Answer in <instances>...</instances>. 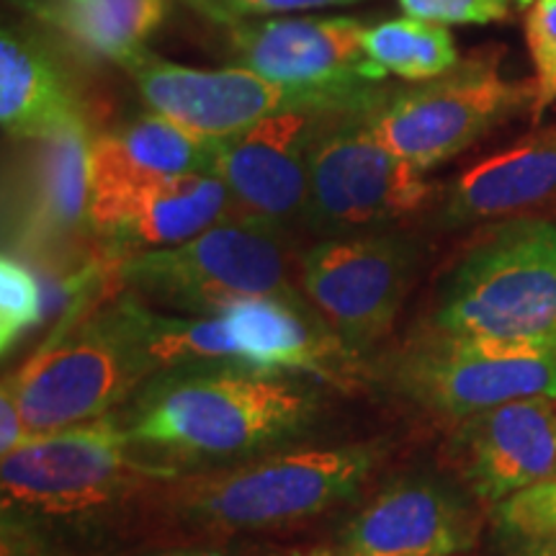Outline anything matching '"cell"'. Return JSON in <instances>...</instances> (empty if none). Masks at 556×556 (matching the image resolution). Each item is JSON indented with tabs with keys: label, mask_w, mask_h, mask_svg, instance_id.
<instances>
[{
	"label": "cell",
	"mask_w": 556,
	"mask_h": 556,
	"mask_svg": "<svg viewBox=\"0 0 556 556\" xmlns=\"http://www.w3.org/2000/svg\"><path fill=\"white\" fill-rule=\"evenodd\" d=\"M45 315V291L34 270L16 255L0 261V351L9 356Z\"/></svg>",
	"instance_id": "d4e9b609"
},
{
	"label": "cell",
	"mask_w": 556,
	"mask_h": 556,
	"mask_svg": "<svg viewBox=\"0 0 556 556\" xmlns=\"http://www.w3.org/2000/svg\"><path fill=\"white\" fill-rule=\"evenodd\" d=\"M315 394L245 364L160 371L116 417L144 456L232 462L281 446L315 420Z\"/></svg>",
	"instance_id": "6da1fadb"
},
{
	"label": "cell",
	"mask_w": 556,
	"mask_h": 556,
	"mask_svg": "<svg viewBox=\"0 0 556 556\" xmlns=\"http://www.w3.org/2000/svg\"><path fill=\"white\" fill-rule=\"evenodd\" d=\"M364 31L353 16L242 21L229 26V50L263 78L315 93L338 111H368L387 93L389 75L368 58Z\"/></svg>",
	"instance_id": "9c48e42d"
},
{
	"label": "cell",
	"mask_w": 556,
	"mask_h": 556,
	"mask_svg": "<svg viewBox=\"0 0 556 556\" xmlns=\"http://www.w3.org/2000/svg\"><path fill=\"white\" fill-rule=\"evenodd\" d=\"M379 462L374 443L302 448L184 484L176 510L208 531H270L328 513L353 495Z\"/></svg>",
	"instance_id": "277c9868"
},
{
	"label": "cell",
	"mask_w": 556,
	"mask_h": 556,
	"mask_svg": "<svg viewBox=\"0 0 556 556\" xmlns=\"http://www.w3.org/2000/svg\"><path fill=\"white\" fill-rule=\"evenodd\" d=\"M119 276L139 294L191 315H219L248 296L291 299L276 225L248 217L219 222L178 245L129 255L119 263Z\"/></svg>",
	"instance_id": "52a82bcc"
},
{
	"label": "cell",
	"mask_w": 556,
	"mask_h": 556,
	"mask_svg": "<svg viewBox=\"0 0 556 556\" xmlns=\"http://www.w3.org/2000/svg\"><path fill=\"white\" fill-rule=\"evenodd\" d=\"M364 45L368 58L387 75L409 83L438 78L462 62L448 26L413 16L387 18L366 26Z\"/></svg>",
	"instance_id": "cb8c5ba5"
},
{
	"label": "cell",
	"mask_w": 556,
	"mask_h": 556,
	"mask_svg": "<svg viewBox=\"0 0 556 556\" xmlns=\"http://www.w3.org/2000/svg\"><path fill=\"white\" fill-rule=\"evenodd\" d=\"M208 142L150 111L90 139V199L186 173H208Z\"/></svg>",
	"instance_id": "ffe728a7"
},
{
	"label": "cell",
	"mask_w": 556,
	"mask_h": 556,
	"mask_svg": "<svg viewBox=\"0 0 556 556\" xmlns=\"http://www.w3.org/2000/svg\"><path fill=\"white\" fill-rule=\"evenodd\" d=\"M554 477H556V471H554Z\"/></svg>",
	"instance_id": "836d02e7"
},
{
	"label": "cell",
	"mask_w": 556,
	"mask_h": 556,
	"mask_svg": "<svg viewBox=\"0 0 556 556\" xmlns=\"http://www.w3.org/2000/svg\"><path fill=\"white\" fill-rule=\"evenodd\" d=\"M533 101L536 83L507 80L497 52H477L438 78L387 88L366 122L384 148L428 173L533 109Z\"/></svg>",
	"instance_id": "8992f818"
},
{
	"label": "cell",
	"mask_w": 556,
	"mask_h": 556,
	"mask_svg": "<svg viewBox=\"0 0 556 556\" xmlns=\"http://www.w3.org/2000/svg\"><path fill=\"white\" fill-rule=\"evenodd\" d=\"M232 330L240 364L270 374L325 377L338 345L299 315L289 296H248L219 312Z\"/></svg>",
	"instance_id": "44dd1931"
},
{
	"label": "cell",
	"mask_w": 556,
	"mask_h": 556,
	"mask_svg": "<svg viewBox=\"0 0 556 556\" xmlns=\"http://www.w3.org/2000/svg\"><path fill=\"white\" fill-rule=\"evenodd\" d=\"M37 13L99 58L124 67L163 24L168 0H58Z\"/></svg>",
	"instance_id": "7402d4cb"
},
{
	"label": "cell",
	"mask_w": 556,
	"mask_h": 556,
	"mask_svg": "<svg viewBox=\"0 0 556 556\" xmlns=\"http://www.w3.org/2000/svg\"><path fill=\"white\" fill-rule=\"evenodd\" d=\"M29 438L31 433L24 422L16 394L11 392L9 384H3V392H0V456L13 454Z\"/></svg>",
	"instance_id": "f546056e"
},
{
	"label": "cell",
	"mask_w": 556,
	"mask_h": 556,
	"mask_svg": "<svg viewBox=\"0 0 556 556\" xmlns=\"http://www.w3.org/2000/svg\"><path fill=\"white\" fill-rule=\"evenodd\" d=\"M193 9L219 24L235 26L242 21H261L287 16V13L338 9V5H356L364 0H189Z\"/></svg>",
	"instance_id": "f1b7e54d"
},
{
	"label": "cell",
	"mask_w": 556,
	"mask_h": 556,
	"mask_svg": "<svg viewBox=\"0 0 556 556\" xmlns=\"http://www.w3.org/2000/svg\"><path fill=\"white\" fill-rule=\"evenodd\" d=\"M433 328L556 351V225L518 217L467 250L443 283Z\"/></svg>",
	"instance_id": "7a4b0ae2"
},
{
	"label": "cell",
	"mask_w": 556,
	"mask_h": 556,
	"mask_svg": "<svg viewBox=\"0 0 556 556\" xmlns=\"http://www.w3.org/2000/svg\"><path fill=\"white\" fill-rule=\"evenodd\" d=\"M556 197V127L541 129L518 144L464 170L448 186L441 222L448 227L513 217Z\"/></svg>",
	"instance_id": "d6986e66"
},
{
	"label": "cell",
	"mask_w": 556,
	"mask_h": 556,
	"mask_svg": "<svg viewBox=\"0 0 556 556\" xmlns=\"http://www.w3.org/2000/svg\"><path fill=\"white\" fill-rule=\"evenodd\" d=\"M475 541L471 510L433 479L389 484L338 533V546L353 556H456Z\"/></svg>",
	"instance_id": "9a60e30c"
},
{
	"label": "cell",
	"mask_w": 556,
	"mask_h": 556,
	"mask_svg": "<svg viewBox=\"0 0 556 556\" xmlns=\"http://www.w3.org/2000/svg\"><path fill=\"white\" fill-rule=\"evenodd\" d=\"M124 70L137 83L139 96L150 111L165 116L201 142L238 135L289 109L338 111L315 93L281 86L240 65L199 70L176 65L144 50L129 60Z\"/></svg>",
	"instance_id": "7c38bea8"
},
{
	"label": "cell",
	"mask_w": 556,
	"mask_h": 556,
	"mask_svg": "<svg viewBox=\"0 0 556 556\" xmlns=\"http://www.w3.org/2000/svg\"><path fill=\"white\" fill-rule=\"evenodd\" d=\"M144 556H232V554L219 552V548H168V552H155Z\"/></svg>",
	"instance_id": "d6a6232c"
},
{
	"label": "cell",
	"mask_w": 556,
	"mask_h": 556,
	"mask_svg": "<svg viewBox=\"0 0 556 556\" xmlns=\"http://www.w3.org/2000/svg\"><path fill=\"white\" fill-rule=\"evenodd\" d=\"M232 197L212 173H186L88 201V229L109 253H142L186 242L229 217Z\"/></svg>",
	"instance_id": "2e32d148"
},
{
	"label": "cell",
	"mask_w": 556,
	"mask_h": 556,
	"mask_svg": "<svg viewBox=\"0 0 556 556\" xmlns=\"http://www.w3.org/2000/svg\"><path fill=\"white\" fill-rule=\"evenodd\" d=\"M456 464L471 495L500 505L556 471V397H526L464 417Z\"/></svg>",
	"instance_id": "5bb4252c"
},
{
	"label": "cell",
	"mask_w": 556,
	"mask_h": 556,
	"mask_svg": "<svg viewBox=\"0 0 556 556\" xmlns=\"http://www.w3.org/2000/svg\"><path fill=\"white\" fill-rule=\"evenodd\" d=\"M330 114L289 109L253 127L208 142V173L227 186L240 217L281 225L304 214L309 193V150Z\"/></svg>",
	"instance_id": "4fadbf2b"
},
{
	"label": "cell",
	"mask_w": 556,
	"mask_h": 556,
	"mask_svg": "<svg viewBox=\"0 0 556 556\" xmlns=\"http://www.w3.org/2000/svg\"><path fill=\"white\" fill-rule=\"evenodd\" d=\"M148 458L114 415L31 435L0 464L3 518L99 516L150 479L176 477L168 464Z\"/></svg>",
	"instance_id": "3957f363"
},
{
	"label": "cell",
	"mask_w": 556,
	"mask_h": 556,
	"mask_svg": "<svg viewBox=\"0 0 556 556\" xmlns=\"http://www.w3.org/2000/svg\"><path fill=\"white\" fill-rule=\"evenodd\" d=\"M523 31L536 70V101L533 119H541L544 111L556 103V0H526Z\"/></svg>",
	"instance_id": "484cf974"
},
{
	"label": "cell",
	"mask_w": 556,
	"mask_h": 556,
	"mask_svg": "<svg viewBox=\"0 0 556 556\" xmlns=\"http://www.w3.org/2000/svg\"><path fill=\"white\" fill-rule=\"evenodd\" d=\"M413 263L415 248L400 235H338L304 253L302 283L348 351L358 353L392 328Z\"/></svg>",
	"instance_id": "8fae6325"
},
{
	"label": "cell",
	"mask_w": 556,
	"mask_h": 556,
	"mask_svg": "<svg viewBox=\"0 0 556 556\" xmlns=\"http://www.w3.org/2000/svg\"><path fill=\"white\" fill-rule=\"evenodd\" d=\"M433 193L426 173L384 148L366 111L330 114L309 150V193L304 217L323 232L358 235L392 225Z\"/></svg>",
	"instance_id": "ba28073f"
},
{
	"label": "cell",
	"mask_w": 556,
	"mask_h": 556,
	"mask_svg": "<svg viewBox=\"0 0 556 556\" xmlns=\"http://www.w3.org/2000/svg\"><path fill=\"white\" fill-rule=\"evenodd\" d=\"M90 131L29 139L13 186V229L26 245L50 248L88 227Z\"/></svg>",
	"instance_id": "e0dca14e"
},
{
	"label": "cell",
	"mask_w": 556,
	"mask_h": 556,
	"mask_svg": "<svg viewBox=\"0 0 556 556\" xmlns=\"http://www.w3.org/2000/svg\"><path fill=\"white\" fill-rule=\"evenodd\" d=\"M407 397L441 415L469 417L526 397H556V351L433 328L397 361Z\"/></svg>",
	"instance_id": "30bf717a"
},
{
	"label": "cell",
	"mask_w": 556,
	"mask_h": 556,
	"mask_svg": "<svg viewBox=\"0 0 556 556\" xmlns=\"http://www.w3.org/2000/svg\"><path fill=\"white\" fill-rule=\"evenodd\" d=\"M274 556H353L345 548L336 546H307V548H289V552L274 554Z\"/></svg>",
	"instance_id": "1f68e13d"
},
{
	"label": "cell",
	"mask_w": 556,
	"mask_h": 556,
	"mask_svg": "<svg viewBox=\"0 0 556 556\" xmlns=\"http://www.w3.org/2000/svg\"><path fill=\"white\" fill-rule=\"evenodd\" d=\"M119 302L155 374L199 364H240L232 330L222 315L165 317L137 296Z\"/></svg>",
	"instance_id": "603a6c76"
},
{
	"label": "cell",
	"mask_w": 556,
	"mask_h": 556,
	"mask_svg": "<svg viewBox=\"0 0 556 556\" xmlns=\"http://www.w3.org/2000/svg\"><path fill=\"white\" fill-rule=\"evenodd\" d=\"M516 546V556H556V536L510 541Z\"/></svg>",
	"instance_id": "4dcf8cb0"
},
{
	"label": "cell",
	"mask_w": 556,
	"mask_h": 556,
	"mask_svg": "<svg viewBox=\"0 0 556 556\" xmlns=\"http://www.w3.org/2000/svg\"><path fill=\"white\" fill-rule=\"evenodd\" d=\"M155 368L122 302L62 328L21 371L5 379L31 435L99 420L122 405Z\"/></svg>",
	"instance_id": "5b68a950"
},
{
	"label": "cell",
	"mask_w": 556,
	"mask_h": 556,
	"mask_svg": "<svg viewBox=\"0 0 556 556\" xmlns=\"http://www.w3.org/2000/svg\"><path fill=\"white\" fill-rule=\"evenodd\" d=\"M407 16L438 26H486L513 16V0H397Z\"/></svg>",
	"instance_id": "83f0119b"
},
{
	"label": "cell",
	"mask_w": 556,
	"mask_h": 556,
	"mask_svg": "<svg viewBox=\"0 0 556 556\" xmlns=\"http://www.w3.org/2000/svg\"><path fill=\"white\" fill-rule=\"evenodd\" d=\"M495 526L505 541L556 536V477L495 505Z\"/></svg>",
	"instance_id": "4316f807"
},
{
	"label": "cell",
	"mask_w": 556,
	"mask_h": 556,
	"mask_svg": "<svg viewBox=\"0 0 556 556\" xmlns=\"http://www.w3.org/2000/svg\"><path fill=\"white\" fill-rule=\"evenodd\" d=\"M0 122L16 139L90 131L86 103L65 62L16 26H3L0 34Z\"/></svg>",
	"instance_id": "ac0fdd59"
}]
</instances>
